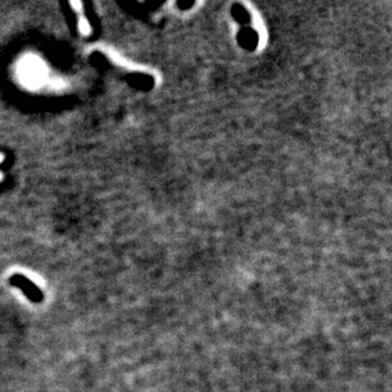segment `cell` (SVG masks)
<instances>
[{
  "label": "cell",
  "instance_id": "cell-1",
  "mask_svg": "<svg viewBox=\"0 0 392 392\" xmlns=\"http://www.w3.org/2000/svg\"><path fill=\"white\" fill-rule=\"evenodd\" d=\"M10 283L14 286V287H18L23 292L25 296L28 297V300H31L32 302H36L39 304L42 300H43V295L41 292V289L33 283L32 280H27L21 274H14L12 278H10Z\"/></svg>",
  "mask_w": 392,
  "mask_h": 392
},
{
  "label": "cell",
  "instance_id": "cell-2",
  "mask_svg": "<svg viewBox=\"0 0 392 392\" xmlns=\"http://www.w3.org/2000/svg\"><path fill=\"white\" fill-rule=\"evenodd\" d=\"M240 39L241 42H243V46H244V48H256V41H258V37H256V32H253V31H245V32L241 33Z\"/></svg>",
  "mask_w": 392,
  "mask_h": 392
},
{
  "label": "cell",
  "instance_id": "cell-3",
  "mask_svg": "<svg viewBox=\"0 0 392 392\" xmlns=\"http://www.w3.org/2000/svg\"><path fill=\"white\" fill-rule=\"evenodd\" d=\"M234 16L236 17V19H239V22H247L248 19V13L247 10L243 8L234 9Z\"/></svg>",
  "mask_w": 392,
  "mask_h": 392
},
{
  "label": "cell",
  "instance_id": "cell-4",
  "mask_svg": "<svg viewBox=\"0 0 392 392\" xmlns=\"http://www.w3.org/2000/svg\"><path fill=\"white\" fill-rule=\"evenodd\" d=\"M79 25H81V32L85 33V34H87V33H89L90 27H89L88 21H85V19L83 18V19H81V23H79Z\"/></svg>",
  "mask_w": 392,
  "mask_h": 392
},
{
  "label": "cell",
  "instance_id": "cell-5",
  "mask_svg": "<svg viewBox=\"0 0 392 392\" xmlns=\"http://www.w3.org/2000/svg\"><path fill=\"white\" fill-rule=\"evenodd\" d=\"M72 6L75 9L81 8V3H79V1H72Z\"/></svg>",
  "mask_w": 392,
  "mask_h": 392
}]
</instances>
